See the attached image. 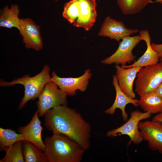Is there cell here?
Returning a JSON list of instances; mask_svg holds the SVG:
<instances>
[{"mask_svg": "<svg viewBox=\"0 0 162 162\" xmlns=\"http://www.w3.org/2000/svg\"><path fill=\"white\" fill-rule=\"evenodd\" d=\"M44 116V125L53 134L65 135L85 150L89 149L91 127L75 110L62 105L49 110Z\"/></svg>", "mask_w": 162, "mask_h": 162, "instance_id": "1", "label": "cell"}, {"mask_svg": "<svg viewBox=\"0 0 162 162\" xmlns=\"http://www.w3.org/2000/svg\"><path fill=\"white\" fill-rule=\"evenodd\" d=\"M44 152L49 162H80L85 151L66 136L53 134L45 138Z\"/></svg>", "mask_w": 162, "mask_h": 162, "instance_id": "2", "label": "cell"}, {"mask_svg": "<svg viewBox=\"0 0 162 162\" xmlns=\"http://www.w3.org/2000/svg\"><path fill=\"white\" fill-rule=\"evenodd\" d=\"M50 72L49 67L45 65L41 71L35 76L31 77L29 74H27L10 82H7L2 79L0 81V86H10L16 84H21L23 86L24 94L18 108V110H20L29 100H34L38 98L45 85L50 80L51 76L50 75Z\"/></svg>", "mask_w": 162, "mask_h": 162, "instance_id": "3", "label": "cell"}, {"mask_svg": "<svg viewBox=\"0 0 162 162\" xmlns=\"http://www.w3.org/2000/svg\"><path fill=\"white\" fill-rule=\"evenodd\" d=\"M162 82V61L142 68L136 75L135 91L140 96L154 92Z\"/></svg>", "mask_w": 162, "mask_h": 162, "instance_id": "4", "label": "cell"}, {"mask_svg": "<svg viewBox=\"0 0 162 162\" xmlns=\"http://www.w3.org/2000/svg\"><path fill=\"white\" fill-rule=\"evenodd\" d=\"M67 95L54 82L50 81L40 94L37 102L38 116H42L49 110L58 106L66 105Z\"/></svg>", "mask_w": 162, "mask_h": 162, "instance_id": "5", "label": "cell"}, {"mask_svg": "<svg viewBox=\"0 0 162 162\" xmlns=\"http://www.w3.org/2000/svg\"><path fill=\"white\" fill-rule=\"evenodd\" d=\"M152 114L147 112H142L138 110L132 112L130 118L121 126L107 132L106 136L115 137L121 135H128L130 138L128 144L131 142L138 144L143 140L139 128L140 122L149 118Z\"/></svg>", "mask_w": 162, "mask_h": 162, "instance_id": "6", "label": "cell"}, {"mask_svg": "<svg viewBox=\"0 0 162 162\" xmlns=\"http://www.w3.org/2000/svg\"><path fill=\"white\" fill-rule=\"evenodd\" d=\"M141 40L140 34L124 38L115 52L110 56L102 60L101 62L105 64H115L122 65L134 61L136 57L132 53V51Z\"/></svg>", "mask_w": 162, "mask_h": 162, "instance_id": "7", "label": "cell"}, {"mask_svg": "<svg viewBox=\"0 0 162 162\" xmlns=\"http://www.w3.org/2000/svg\"><path fill=\"white\" fill-rule=\"evenodd\" d=\"M92 76L90 69L86 70L83 74L77 77H61L53 71L50 80L55 83L67 96L73 97L76 94L77 90L82 92L86 91Z\"/></svg>", "mask_w": 162, "mask_h": 162, "instance_id": "8", "label": "cell"}, {"mask_svg": "<svg viewBox=\"0 0 162 162\" xmlns=\"http://www.w3.org/2000/svg\"><path fill=\"white\" fill-rule=\"evenodd\" d=\"M139 128L143 140L152 150L162 154V123L152 120L140 121Z\"/></svg>", "mask_w": 162, "mask_h": 162, "instance_id": "9", "label": "cell"}, {"mask_svg": "<svg viewBox=\"0 0 162 162\" xmlns=\"http://www.w3.org/2000/svg\"><path fill=\"white\" fill-rule=\"evenodd\" d=\"M40 28V26L30 18L20 19L19 30L26 49H32L38 51L43 48V44Z\"/></svg>", "mask_w": 162, "mask_h": 162, "instance_id": "10", "label": "cell"}, {"mask_svg": "<svg viewBox=\"0 0 162 162\" xmlns=\"http://www.w3.org/2000/svg\"><path fill=\"white\" fill-rule=\"evenodd\" d=\"M137 29L128 28L124 23L107 16L102 23L98 33L100 36L108 37L119 42L124 38L139 32Z\"/></svg>", "mask_w": 162, "mask_h": 162, "instance_id": "11", "label": "cell"}, {"mask_svg": "<svg viewBox=\"0 0 162 162\" xmlns=\"http://www.w3.org/2000/svg\"><path fill=\"white\" fill-rule=\"evenodd\" d=\"M80 6L79 16L73 25L89 30L94 25L97 16L96 0H77Z\"/></svg>", "mask_w": 162, "mask_h": 162, "instance_id": "12", "label": "cell"}, {"mask_svg": "<svg viewBox=\"0 0 162 162\" xmlns=\"http://www.w3.org/2000/svg\"><path fill=\"white\" fill-rule=\"evenodd\" d=\"M38 116L37 110L30 122L25 126L20 127L18 131L24 135L25 140L30 142L39 149L44 152L45 146L42 137L43 127Z\"/></svg>", "mask_w": 162, "mask_h": 162, "instance_id": "13", "label": "cell"}, {"mask_svg": "<svg viewBox=\"0 0 162 162\" xmlns=\"http://www.w3.org/2000/svg\"><path fill=\"white\" fill-rule=\"evenodd\" d=\"M112 84L116 91V98L113 104L110 108L105 110V113L112 115L115 113L116 110L119 109L121 111L123 120L126 122L128 120V116L125 111L126 106L128 104H131L135 106H139L138 100L128 96L121 90L116 75L113 76Z\"/></svg>", "mask_w": 162, "mask_h": 162, "instance_id": "14", "label": "cell"}, {"mask_svg": "<svg viewBox=\"0 0 162 162\" xmlns=\"http://www.w3.org/2000/svg\"><path fill=\"white\" fill-rule=\"evenodd\" d=\"M115 67L116 75L120 88L127 95L135 98L136 94L133 89V83L137 73L142 67L124 68L118 64H116Z\"/></svg>", "mask_w": 162, "mask_h": 162, "instance_id": "15", "label": "cell"}, {"mask_svg": "<svg viewBox=\"0 0 162 162\" xmlns=\"http://www.w3.org/2000/svg\"><path fill=\"white\" fill-rule=\"evenodd\" d=\"M139 32L141 40H143L146 43L147 49L143 55L132 64L122 65L121 67L123 68L137 67L142 68L152 65L158 62L160 58L157 52L153 49L151 46V38L148 31L142 30L139 31Z\"/></svg>", "mask_w": 162, "mask_h": 162, "instance_id": "16", "label": "cell"}, {"mask_svg": "<svg viewBox=\"0 0 162 162\" xmlns=\"http://www.w3.org/2000/svg\"><path fill=\"white\" fill-rule=\"evenodd\" d=\"M19 9L18 5L12 4L9 8L4 7L1 11L0 26L9 28L13 27L19 30L20 27V19L19 18Z\"/></svg>", "mask_w": 162, "mask_h": 162, "instance_id": "17", "label": "cell"}, {"mask_svg": "<svg viewBox=\"0 0 162 162\" xmlns=\"http://www.w3.org/2000/svg\"><path fill=\"white\" fill-rule=\"evenodd\" d=\"M138 104L145 112L152 115L162 112V99L154 92L140 96Z\"/></svg>", "mask_w": 162, "mask_h": 162, "instance_id": "18", "label": "cell"}, {"mask_svg": "<svg viewBox=\"0 0 162 162\" xmlns=\"http://www.w3.org/2000/svg\"><path fill=\"white\" fill-rule=\"evenodd\" d=\"M117 4L124 15H131L141 12L152 0H116Z\"/></svg>", "mask_w": 162, "mask_h": 162, "instance_id": "19", "label": "cell"}, {"mask_svg": "<svg viewBox=\"0 0 162 162\" xmlns=\"http://www.w3.org/2000/svg\"><path fill=\"white\" fill-rule=\"evenodd\" d=\"M22 151L25 162H48L44 152L29 141L23 140Z\"/></svg>", "mask_w": 162, "mask_h": 162, "instance_id": "20", "label": "cell"}, {"mask_svg": "<svg viewBox=\"0 0 162 162\" xmlns=\"http://www.w3.org/2000/svg\"><path fill=\"white\" fill-rule=\"evenodd\" d=\"M23 140L16 142L12 146L5 148V156L0 162H25L22 151Z\"/></svg>", "mask_w": 162, "mask_h": 162, "instance_id": "21", "label": "cell"}, {"mask_svg": "<svg viewBox=\"0 0 162 162\" xmlns=\"http://www.w3.org/2000/svg\"><path fill=\"white\" fill-rule=\"evenodd\" d=\"M25 140L24 135L17 134L14 130L8 129L0 128V146L2 150L11 146L17 141Z\"/></svg>", "mask_w": 162, "mask_h": 162, "instance_id": "22", "label": "cell"}, {"mask_svg": "<svg viewBox=\"0 0 162 162\" xmlns=\"http://www.w3.org/2000/svg\"><path fill=\"white\" fill-rule=\"evenodd\" d=\"M80 6L77 0H71L64 6L62 16L70 24L76 21L79 15Z\"/></svg>", "mask_w": 162, "mask_h": 162, "instance_id": "23", "label": "cell"}, {"mask_svg": "<svg viewBox=\"0 0 162 162\" xmlns=\"http://www.w3.org/2000/svg\"><path fill=\"white\" fill-rule=\"evenodd\" d=\"M152 48L156 51L160 58H162V44H158L152 43L151 44Z\"/></svg>", "mask_w": 162, "mask_h": 162, "instance_id": "24", "label": "cell"}, {"mask_svg": "<svg viewBox=\"0 0 162 162\" xmlns=\"http://www.w3.org/2000/svg\"><path fill=\"white\" fill-rule=\"evenodd\" d=\"M162 99V82L154 92Z\"/></svg>", "mask_w": 162, "mask_h": 162, "instance_id": "25", "label": "cell"}, {"mask_svg": "<svg viewBox=\"0 0 162 162\" xmlns=\"http://www.w3.org/2000/svg\"><path fill=\"white\" fill-rule=\"evenodd\" d=\"M152 120L159 122L162 123V112L157 114L153 117Z\"/></svg>", "mask_w": 162, "mask_h": 162, "instance_id": "26", "label": "cell"}, {"mask_svg": "<svg viewBox=\"0 0 162 162\" xmlns=\"http://www.w3.org/2000/svg\"><path fill=\"white\" fill-rule=\"evenodd\" d=\"M154 2L160 3L162 4V0H156Z\"/></svg>", "mask_w": 162, "mask_h": 162, "instance_id": "27", "label": "cell"}, {"mask_svg": "<svg viewBox=\"0 0 162 162\" xmlns=\"http://www.w3.org/2000/svg\"><path fill=\"white\" fill-rule=\"evenodd\" d=\"M160 60L161 61H162V58H160Z\"/></svg>", "mask_w": 162, "mask_h": 162, "instance_id": "28", "label": "cell"}, {"mask_svg": "<svg viewBox=\"0 0 162 162\" xmlns=\"http://www.w3.org/2000/svg\"><path fill=\"white\" fill-rule=\"evenodd\" d=\"M55 1L56 2H57L59 1V0H55Z\"/></svg>", "mask_w": 162, "mask_h": 162, "instance_id": "29", "label": "cell"}]
</instances>
